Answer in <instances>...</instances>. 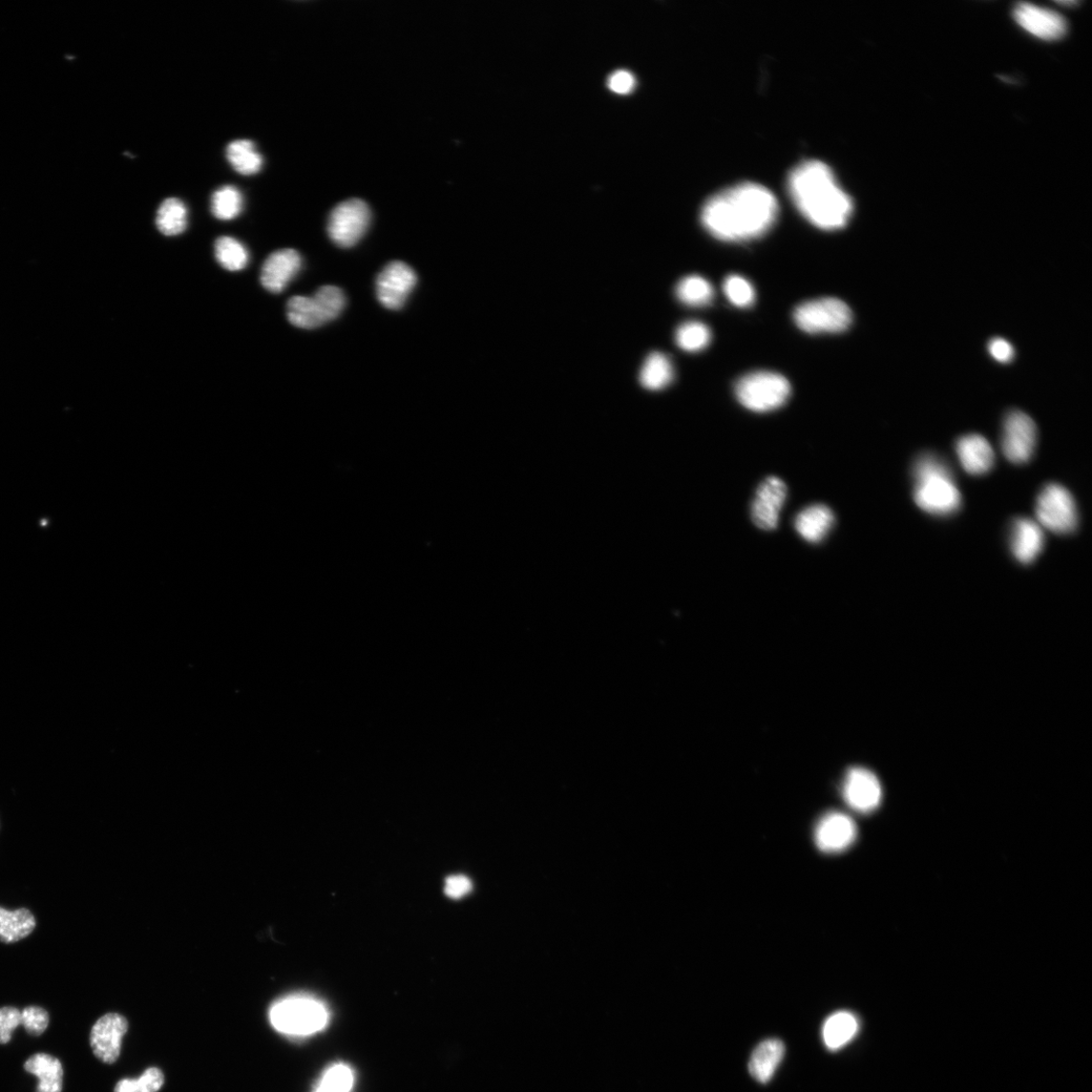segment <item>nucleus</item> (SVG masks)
<instances>
[{
	"mask_svg": "<svg viewBox=\"0 0 1092 1092\" xmlns=\"http://www.w3.org/2000/svg\"><path fill=\"white\" fill-rule=\"evenodd\" d=\"M778 212V202L767 187L744 182L711 197L702 208L701 221L713 237L744 242L765 235Z\"/></svg>",
	"mask_w": 1092,
	"mask_h": 1092,
	"instance_id": "obj_1",
	"label": "nucleus"
},
{
	"mask_svg": "<svg viewBox=\"0 0 1092 1092\" xmlns=\"http://www.w3.org/2000/svg\"><path fill=\"white\" fill-rule=\"evenodd\" d=\"M788 182L795 205L811 224L824 230L841 229L848 224L853 202L827 164L805 161L794 168Z\"/></svg>",
	"mask_w": 1092,
	"mask_h": 1092,
	"instance_id": "obj_2",
	"label": "nucleus"
},
{
	"mask_svg": "<svg viewBox=\"0 0 1092 1092\" xmlns=\"http://www.w3.org/2000/svg\"><path fill=\"white\" fill-rule=\"evenodd\" d=\"M915 501L923 511L948 516L961 507L962 497L946 464L932 454L919 456L914 467Z\"/></svg>",
	"mask_w": 1092,
	"mask_h": 1092,
	"instance_id": "obj_3",
	"label": "nucleus"
},
{
	"mask_svg": "<svg viewBox=\"0 0 1092 1092\" xmlns=\"http://www.w3.org/2000/svg\"><path fill=\"white\" fill-rule=\"evenodd\" d=\"M346 306L343 290L335 286L320 287L313 297L296 296L287 304L289 323L301 329H316L341 316Z\"/></svg>",
	"mask_w": 1092,
	"mask_h": 1092,
	"instance_id": "obj_4",
	"label": "nucleus"
},
{
	"mask_svg": "<svg viewBox=\"0 0 1092 1092\" xmlns=\"http://www.w3.org/2000/svg\"><path fill=\"white\" fill-rule=\"evenodd\" d=\"M734 391L745 408L764 413L782 407L790 397L791 386L779 373L757 371L743 376Z\"/></svg>",
	"mask_w": 1092,
	"mask_h": 1092,
	"instance_id": "obj_5",
	"label": "nucleus"
},
{
	"mask_svg": "<svg viewBox=\"0 0 1092 1092\" xmlns=\"http://www.w3.org/2000/svg\"><path fill=\"white\" fill-rule=\"evenodd\" d=\"M270 1019L273 1026L282 1033L308 1036L323 1030L329 1015L325 1004L317 999L293 997L275 1005Z\"/></svg>",
	"mask_w": 1092,
	"mask_h": 1092,
	"instance_id": "obj_6",
	"label": "nucleus"
},
{
	"mask_svg": "<svg viewBox=\"0 0 1092 1092\" xmlns=\"http://www.w3.org/2000/svg\"><path fill=\"white\" fill-rule=\"evenodd\" d=\"M794 321L809 334L841 333L851 326L853 313L843 301L824 298L798 306L794 311Z\"/></svg>",
	"mask_w": 1092,
	"mask_h": 1092,
	"instance_id": "obj_7",
	"label": "nucleus"
},
{
	"mask_svg": "<svg viewBox=\"0 0 1092 1092\" xmlns=\"http://www.w3.org/2000/svg\"><path fill=\"white\" fill-rule=\"evenodd\" d=\"M1036 513L1043 527L1054 533L1069 534L1078 528L1076 501L1061 485L1049 484L1042 490L1037 499Z\"/></svg>",
	"mask_w": 1092,
	"mask_h": 1092,
	"instance_id": "obj_8",
	"label": "nucleus"
},
{
	"mask_svg": "<svg viewBox=\"0 0 1092 1092\" xmlns=\"http://www.w3.org/2000/svg\"><path fill=\"white\" fill-rule=\"evenodd\" d=\"M371 221L369 205L362 200H348L331 212L328 220V235L341 248H351L366 235Z\"/></svg>",
	"mask_w": 1092,
	"mask_h": 1092,
	"instance_id": "obj_9",
	"label": "nucleus"
},
{
	"mask_svg": "<svg viewBox=\"0 0 1092 1092\" xmlns=\"http://www.w3.org/2000/svg\"><path fill=\"white\" fill-rule=\"evenodd\" d=\"M1037 426L1034 420L1021 411L1007 414L1003 423L1002 451L1011 463L1026 464L1034 455Z\"/></svg>",
	"mask_w": 1092,
	"mask_h": 1092,
	"instance_id": "obj_10",
	"label": "nucleus"
},
{
	"mask_svg": "<svg viewBox=\"0 0 1092 1092\" xmlns=\"http://www.w3.org/2000/svg\"><path fill=\"white\" fill-rule=\"evenodd\" d=\"M416 285L417 276L411 266L403 261H392L376 278V298L389 310H400Z\"/></svg>",
	"mask_w": 1092,
	"mask_h": 1092,
	"instance_id": "obj_11",
	"label": "nucleus"
},
{
	"mask_svg": "<svg viewBox=\"0 0 1092 1092\" xmlns=\"http://www.w3.org/2000/svg\"><path fill=\"white\" fill-rule=\"evenodd\" d=\"M843 796L851 808L860 813H869L881 804L882 786L872 771L856 767L849 770L845 777Z\"/></svg>",
	"mask_w": 1092,
	"mask_h": 1092,
	"instance_id": "obj_12",
	"label": "nucleus"
},
{
	"mask_svg": "<svg viewBox=\"0 0 1092 1092\" xmlns=\"http://www.w3.org/2000/svg\"><path fill=\"white\" fill-rule=\"evenodd\" d=\"M787 497L785 482L777 477L767 478L760 485L752 502L751 519L763 531H773L778 525L780 512Z\"/></svg>",
	"mask_w": 1092,
	"mask_h": 1092,
	"instance_id": "obj_13",
	"label": "nucleus"
},
{
	"mask_svg": "<svg viewBox=\"0 0 1092 1092\" xmlns=\"http://www.w3.org/2000/svg\"><path fill=\"white\" fill-rule=\"evenodd\" d=\"M857 837V827L845 813L833 811L824 815L815 828L816 846L825 853H837L848 849Z\"/></svg>",
	"mask_w": 1092,
	"mask_h": 1092,
	"instance_id": "obj_14",
	"label": "nucleus"
},
{
	"mask_svg": "<svg viewBox=\"0 0 1092 1092\" xmlns=\"http://www.w3.org/2000/svg\"><path fill=\"white\" fill-rule=\"evenodd\" d=\"M128 1021L119 1014L101 1017L94 1025L91 1045L95 1055L107 1064L115 1063L121 1054L122 1040L128 1032Z\"/></svg>",
	"mask_w": 1092,
	"mask_h": 1092,
	"instance_id": "obj_15",
	"label": "nucleus"
},
{
	"mask_svg": "<svg viewBox=\"0 0 1092 1092\" xmlns=\"http://www.w3.org/2000/svg\"><path fill=\"white\" fill-rule=\"evenodd\" d=\"M1014 16L1023 29L1042 40H1058L1067 32L1062 15L1032 4L1018 5Z\"/></svg>",
	"mask_w": 1092,
	"mask_h": 1092,
	"instance_id": "obj_16",
	"label": "nucleus"
},
{
	"mask_svg": "<svg viewBox=\"0 0 1092 1092\" xmlns=\"http://www.w3.org/2000/svg\"><path fill=\"white\" fill-rule=\"evenodd\" d=\"M302 265V257L296 250L273 252L262 265L261 285L270 292H282L299 275Z\"/></svg>",
	"mask_w": 1092,
	"mask_h": 1092,
	"instance_id": "obj_17",
	"label": "nucleus"
},
{
	"mask_svg": "<svg viewBox=\"0 0 1092 1092\" xmlns=\"http://www.w3.org/2000/svg\"><path fill=\"white\" fill-rule=\"evenodd\" d=\"M957 454L964 470L970 475L980 476L989 473L995 466V452L981 435L970 434L961 437L956 445Z\"/></svg>",
	"mask_w": 1092,
	"mask_h": 1092,
	"instance_id": "obj_18",
	"label": "nucleus"
},
{
	"mask_svg": "<svg viewBox=\"0 0 1092 1092\" xmlns=\"http://www.w3.org/2000/svg\"><path fill=\"white\" fill-rule=\"evenodd\" d=\"M1044 533L1039 525L1027 518H1018L1012 528V552L1024 564L1032 563L1044 548Z\"/></svg>",
	"mask_w": 1092,
	"mask_h": 1092,
	"instance_id": "obj_19",
	"label": "nucleus"
},
{
	"mask_svg": "<svg viewBox=\"0 0 1092 1092\" xmlns=\"http://www.w3.org/2000/svg\"><path fill=\"white\" fill-rule=\"evenodd\" d=\"M785 1054V1046L778 1039H769L753 1050L749 1062L751 1077L760 1083H768L779 1067Z\"/></svg>",
	"mask_w": 1092,
	"mask_h": 1092,
	"instance_id": "obj_20",
	"label": "nucleus"
},
{
	"mask_svg": "<svg viewBox=\"0 0 1092 1092\" xmlns=\"http://www.w3.org/2000/svg\"><path fill=\"white\" fill-rule=\"evenodd\" d=\"M833 523L834 515L828 506L812 505L797 515L795 530L806 541L817 543L829 534Z\"/></svg>",
	"mask_w": 1092,
	"mask_h": 1092,
	"instance_id": "obj_21",
	"label": "nucleus"
},
{
	"mask_svg": "<svg viewBox=\"0 0 1092 1092\" xmlns=\"http://www.w3.org/2000/svg\"><path fill=\"white\" fill-rule=\"evenodd\" d=\"M25 1069L39 1079L37 1092H62L65 1073L57 1058L44 1053L35 1054L27 1060Z\"/></svg>",
	"mask_w": 1092,
	"mask_h": 1092,
	"instance_id": "obj_22",
	"label": "nucleus"
},
{
	"mask_svg": "<svg viewBox=\"0 0 1092 1092\" xmlns=\"http://www.w3.org/2000/svg\"><path fill=\"white\" fill-rule=\"evenodd\" d=\"M859 1026L858 1018L850 1012L833 1014L823 1026L825 1046L830 1051H838L857 1036Z\"/></svg>",
	"mask_w": 1092,
	"mask_h": 1092,
	"instance_id": "obj_23",
	"label": "nucleus"
},
{
	"mask_svg": "<svg viewBox=\"0 0 1092 1092\" xmlns=\"http://www.w3.org/2000/svg\"><path fill=\"white\" fill-rule=\"evenodd\" d=\"M36 928V918L27 909L8 911L0 907V942L14 943L29 937Z\"/></svg>",
	"mask_w": 1092,
	"mask_h": 1092,
	"instance_id": "obj_24",
	"label": "nucleus"
},
{
	"mask_svg": "<svg viewBox=\"0 0 1092 1092\" xmlns=\"http://www.w3.org/2000/svg\"><path fill=\"white\" fill-rule=\"evenodd\" d=\"M226 156L231 166L246 177L259 174L263 165V158L257 150L256 144L248 139L231 142L227 146Z\"/></svg>",
	"mask_w": 1092,
	"mask_h": 1092,
	"instance_id": "obj_25",
	"label": "nucleus"
},
{
	"mask_svg": "<svg viewBox=\"0 0 1092 1092\" xmlns=\"http://www.w3.org/2000/svg\"><path fill=\"white\" fill-rule=\"evenodd\" d=\"M674 380V369L669 357L661 352L650 353L640 372V382L644 389L659 391Z\"/></svg>",
	"mask_w": 1092,
	"mask_h": 1092,
	"instance_id": "obj_26",
	"label": "nucleus"
},
{
	"mask_svg": "<svg viewBox=\"0 0 1092 1092\" xmlns=\"http://www.w3.org/2000/svg\"><path fill=\"white\" fill-rule=\"evenodd\" d=\"M187 207L177 198L166 199L160 205L156 215V226L165 236H177L187 227Z\"/></svg>",
	"mask_w": 1092,
	"mask_h": 1092,
	"instance_id": "obj_27",
	"label": "nucleus"
},
{
	"mask_svg": "<svg viewBox=\"0 0 1092 1092\" xmlns=\"http://www.w3.org/2000/svg\"><path fill=\"white\" fill-rule=\"evenodd\" d=\"M676 296L686 306L704 307L712 302L714 289L702 277L690 276L678 283Z\"/></svg>",
	"mask_w": 1092,
	"mask_h": 1092,
	"instance_id": "obj_28",
	"label": "nucleus"
},
{
	"mask_svg": "<svg viewBox=\"0 0 1092 1092\" xmlns=\"http://www.w3.org/2000/svg\"><path fill=\"white\" fill-rule=\"evenodd\" d=\"M242 209L243 196L233 185H224L212 196L211 211L219 220H233L241 214Z\"/></svg>",
	"mask_w": 1092,
	"mask_h": 1092,
	"instance_id": "obj_29",
	"label": "nucleus"
},
{
	"mask_svg": "<svg viewBox=\"0 0 1092 1092\" xmlns=\"http://www.w3.org/2000/svg\"><path fill=\"white\" fill-rule=\"evenodd\" d=\"M215 256L220 265L229 271H240L249 262L248 250L232 237L223 236L216 241Z\"/></svg>",
	"mask_w": 1092,
	"mask_h": 1092,
	"instance_id": "obj_30",
	"label": "nucleus"
},
{
	"mask_svg": "<svg viewBox=\"0 0 1092 1092\" xmlns=\"http://www.w3.org/2000/svg\"><path fill=\"white\" fill-rule=\"evenodd\" d=\"M675 339L681 349L697 352L708 346L711 341V332L703 323L689 321L677 329Z\"/></svg>",
	"mask_w": 1092,
	"mask_h": 1092,
	"instance_id": "obj_31",
	"label": "nucleus"
},
{
	"mask_svg": "<svg viewBox=\"0 0 1092 1092\" xmlns=\"http://www.w3.org/2000/svg\"><path fill=\"white\" fill-rule=\"evenodd\" d=\"M353 1081L352 1070L347 1065L336 1064L326 1071L314 1092H350Z\"/></svg>",
	"mask_w": 1092,
	"mask_h": 1092,
	"instance_id": "obj_32",
	"label": "nucleus"
},
{
	"mask_svg": "<svg viewBox=\"0 0 1092 1092\" xmlns=\"http://www.w3.org/2000/svg\"><path fill=\"white\" fill-rule=\"evenodd\" d=\"M164 1084L162 1071L156 1067L147 1069L138 1080L120 1081L115 1092H157Z\"/></svg>",
	"mask_w": 1092,
	"mask_h": 1092,
	"instance_id": "obj_33",
	"label": "nucleus"
},
{
	"mask_svg": "<svg viewBox=\"0 0 1092 1092\" xmlns=\"http://www.w3.org/2000/svg\"><path fill=\"white\" fill-rule=\"evenodd\" d=\"M723 290L727 299L737 307L747 308L754 301L752 286L740 276H730L723 284Z\"/></svg>",
	"mask_w": 1092,
	"mask_h": 1092,
	"instance_id": "obj_34",
	"label": "nucleus"
},
{
	"mask_svg": "<svg viewBox=\"0 0 1092 1092\" xmlns=\"http://www.w3.org/2000/svg\"><path fill=\"white\" fill-rule=\"evenodd\" d=\"M22 1025L32 1036H41L49 1025V1014L40 1006H28L22 1011Z\"/></svg>",
	"mask_w": 1092,
	"mask_h": 1092,
	"instance_id": "obj_35",
	"label": "nucleus"
},
{
	"mask_svg": "<svg viewBox=\"0 0 1092 1092\" xmlns=\"http://www.w3.org/2000/svg\"><path fill=\"white\" fill-rule=\"evenodd\" d=\"M22 1024V1012L13 1006L0 1009V1044H8L18 1025Z\"/></svg>",
	"mask_w": 1092,
	"mask_h": 1092,
	"instance_id": "obj_36",
	"label": "nucleus"
},
{
	"mask_svg": "<svg viewBox=\"0 0 1092 1092\" xmlns=\"http://www.w3.org/2000/svg\"><path fill=\"white\" fill-rule=\"evenodd\" d=\"M636 87V78L634 74L626 70H618L613 73L608 78V88L618 95H627L632 93Z\"/></svg>",
	"mask_w": 1092,
	"mask_h": 1092,
	"instance_id": "obj_37",
	"label": "nucleus"
},
{
	"mask_svg": "<svg viewBox=\"0 0 1092 1092\" xmlns=\"http://www.w3.org/2000/svg\"><path fill=\"white\" fill-rule=\"evenodd\" d=\"M446 894L454 899L464 897L472 890L471 880L464 875H454L447 879Z\"/></svg>",
	"mask_w": 1092,
	"mask_h": 1092,
	"instance_id": "obj_38",
	"label": "nucleus"
},
{
	"mask_svg": "<svg viewBox=\"0 0 1092 1092\" xmlns=\"http://www.w3.org/2000/svg\"><path fill=\"white\" fill-rule=\"evenodd\" d=\"M989 350L994 359L1002 364L1012 362L1015 356L1013 345L1002 339L993 340L989 344Z\"/></svg>",
	"mask_w": 1092,
	"mask_h": 1092,
	"instance_id": "obj_39",
	"label": "nucleus"
}]
</instances>
